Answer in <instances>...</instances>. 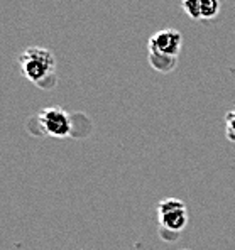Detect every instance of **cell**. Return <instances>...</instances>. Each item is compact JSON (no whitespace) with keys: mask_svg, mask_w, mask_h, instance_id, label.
I'll return each instance as SVG.
<instances>
[{"mask_svg":"<svg viewBox=\"0 0 235 250\" xmlns=\"http://www.w3.org/2000/svg\"><path fill=\"white\" fill-rule=\"evenodd\" d=\"M17 62L22 76L27 82L43 90L56 86V60L49 49L41 46L27 47L24 53H21Z\"/></svg>","mask_w":235,"mask_h":250,"instance_id":"obj_1","label":"cell"},{"mask_svg":"<svg viewBox=\"0 0 235 250\" xmlns=\"http://www.w3.org/2000/svg\"><path fill=\"white\" fill-rule=\"evenodd\" d=\"M39 128L44 135L54 139H66L71 134V117L61 106H47L43 108L38 115Z\"/></svg>","mask_w":235,"mask_h":250,"instance_id":"obj_4","label":"cell"},{"mask_svg":"<svg viewBox=\"0 0 235 250\" xmlns=\"http://www.w3.org/2000/svg\"><path fill=\"white\" fill-rule=\"evenodd\" d=\"M220 9H222L220 0H201V19H215L218 17Z\"/></svg>","mask_w":235,"mask_h":250,"instance_id":"obj_5","label":"cell"},{"mask_svg":"<svg viewBox=\"0 0 235 250\" xmlns=\"http://www.w3.org/2000/svg\"><path fill=\"white\" fill-rule=\"evenodd\" d=\"M159 237L166 242H176L188 225V208L181 200L166 198L157 205Z\"/></svg>","mask_w":235,"mask_h":250,"instance_id":"obj_3","label":"cell"},{"mask_svg":"<svg viewBox=\"0 0 235 250\" xmlns=\"http://www.w3.org/2000/svg\"><path fill=\"white\" fill-rule=\"evenodd\" d=\"M181 9L190 19L203 21L201 19V0H183Z\"/></svg>","mask_w":235,"mask_h":250,"instance_id":"obj_6","label":"cell"},{"mask_svg":"<svg viewBox=\"0 0 235 250\" xmlns=\"http://www.w3.org/2000/svg\"><path fill=\"white\" fill-rule=\"evenodd\" d=\"M225 135L235 144V110H230L225 115Z\"/></svg>","mask_w":235,"mask_h":250,"instance_id":"obj_7","label":"cell"},{"mask_svg":"<svg viewBox=\"0 0 235 250\" xmlns=\"http://www.w3.org/2000/svg\"><path fill=\"white\" fill-rule=\"evenodd\" d=\"M183 34L176 29H164L152 34L148 41L149 64L159 73H171L178 64Z\"/></svg>","mask_w":235,"mask_h":250,"instance_id":"obj_2","label":"cell"}]
</instances>
